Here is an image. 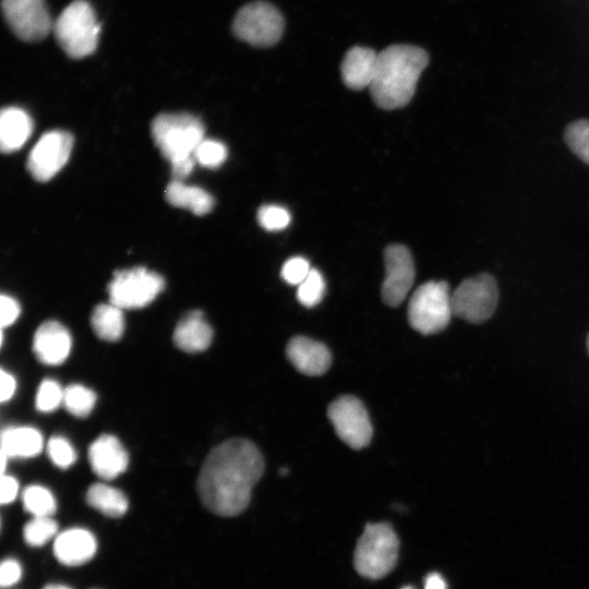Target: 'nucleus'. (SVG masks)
<instances>
[{
  "label": "nucleus",
  "instance_id": "1",
  "mask_svg": "<svg viewBox=\"0 0 589 589\" xmlns=\"http://www.w3.org/2000/svg\"><path fill=\"white\" fill-rule=\"evenodd\" d=\"M264 466L260 449L249 440L219 444L207 455L197 478L203 504L219 516L239 515L248 507Z\"/></svg>",
  "mask_w": 589,
  "mask_h": 589
},
{
  "label": "nucleus",
  "instance_id": "30",
  "mask_svg": "<svg viewBox=\"0 0 589 589\" xmlns=\"http://www.w3.org/2000/svg\"><path fill=\"white\" fill-rule=\"evenodd\" d=\"M228 156L227 147L216 140L204 139L194 152L195 161L206 168H217Z\"/></svg>",
  "mask_w": 589,
  "mask_h": 589
},
{
  "label": "nucleus",
  "instance_id": "12",
  "mask_svg": "<svg viewBox=\"0 0 589 589\" xmlns=\"http://www.w3.org/2000/svg\"><path fill=\"white\" fill-rule=\"evenodd\" d=\"M1 5L8 25L24 41L41 40L53 28L44 0H2Z\"/></svg>",
  "mask_w": 589,
  "mask_h": 589
},
{
  "label": "nucleus",
  "instance_id": "2",
  "mask_svg": "<svg viewBox=\"0 0 589 589\" xmlns=\"http://www.w3.org/2000/svg\"><path fill=\"white\" fill-rule=\"evenodd\" d=\"M429 63L425 50L412 45H390L377 53L370 93L382 109L406 106L412 98L418 80Z\"/></svg>",
  "mask_w": 589,
  "mask_h": 589
},
{
  "label": "nucleus",
  "instance_id": "22",
  "mask_svg": "<svg viewBox=\"0 0 589 589\" xmlns=\"http://www.w3.org/2000/svg\"><path fill=\"white\" fill-rule=\"evenodd\" d=\"M165 196L172 206L189 209L195 215H205L214 206L213 196L208 192L179 180H172L167 185Z\"/></svg>",
  "mask_w": 589,
  "mask_h": 589
},
{
  "label": "nucleus",
  "instance_id": "32",
  "mask_svg": "<svg viewBox=\"0 0 589 589\" xmlns=\"http://www.w3.org/2000/svg\"><path fill=\"white\" fill-rule=\"evenodd\" d=\"M63 390L53 380H45L38 387L36 408L41 412H50L63 402Z\"/></svg>",
  "mask_w": 589,
  "mask_h": 589
},
{
  "label": "nucleus",
  "instance_id": "21",
  "mask_svg": "<svg viewBox=\"0 0 589 589\" xmlns=\"http://www.w3.org/2000/svg\"><path fill=\"white\" fill-rule=\"evenodd\" d=\"M43 449V436L31 426H11L1 433V454L8 458L33 457Z\"/></svg>",
  "mask_w": 589,
  "mask_h": 589
},
{
  "label": "nucleus",
  "instance_id": "19",
  "mask_svg": "<svg viewBox=\"0 0 589 589\" xmlns=\"http://www.w3.org/2000/svg\"><path fill=\"white\" fill-rule=\"evenodd\" d=\"M213 339V328L202 311L187 313L173 332L176 346L185 352H200L207 349Z\"/></svg>",
  "mask_w": 589,
  "mask_h": 589
},
{
  "label": "nucleus",
  "instance_id": "25",
  "mask_svg": "<svg viewBox=\"0 0 589 589\" xmlns=\"http://www.w3.org/2000/svg\"><path fill=\"white\" fill-rule=\"evenodd\" d=\"M24 508L34 517H51L57 503L53 494L41 485H29L22 494Z\"/></svg>",
  "mask_w": 589,
  "mask_h": 589
},
{
  "label": "nucleus",
  "instance_id": "24",
  "mask_svg": "<svg viewBox=\"0 0 589 589\" xmlns=\"http://www.w3.org/2000/svg\"><path fill=\"white\" fill-rule=\"evenodd\" d=\"M86 500L92 507L113 518L124 515L129 505L123 492L104 483L91 485Z\"/></svg>",
  "mask_w": 589,
  "mask_h": 589
},
{
  "label": "nucleus",
  "instance_id": "6",
  "mask_svg": "<svg viewBox=\"0 0 589 589\" xmlns=\"http://www.w3.org/2000/svg\"><path fill=\"white\" fill-rule=\"evenodd\" d=\"M408 322L422 335L440 333L454 312L449 286L444 280H430L419 286L408 304Z\"/></svg>",
  "mask_w": 589,
  "mask_h": 589
},
{
  "label": "nucleus",
  "instance_id": "38",
  "mask_svg": "<svg viewBox=\"0 0 589 589\" xmlns=\"http://www.w3.org/2000/svg\"><path fill=\"white\" fill-rule=\"evenodd\" d=\"M0 386H1L0 400L4 402L9 400L15 392V387H16L15 378L10 373L5 372L4 370H1Z\"/></svg>",
  "mask_w": 589,
  "mask_h": 589
},
{
  "label": "nucleus",
  "instance_id": "31",
  "mask_svg": "<svg viewBox=\"0 0 589 589\" xmlns=\"http://www.w3.org/2000/svg\"><path fill=\"white\" fill-rule=\"evenodd\" d=\"M257 221L267 231H279L287 228L291 221L289 211L283 206L267 204L260 207Z\"/></svg>",
  "mask_w": 589,
  "mask_h": 589
},
{
  "label": "nucleus",
  "instance_id": "10",
  "mask_svg": "<svg viewBox=\"0 0 589 589\" xmlns=\"http://www.w3.org/2000/svg\"><path fill=\"white\" fill-rule=\"evenodd\" d=\"M338 437L352 449L366 447L373 435L369 413L362 401L351 395L340 396L327 409Z\"/></svg>",
  "mask_w": 589,
  "mask_h": 589
},
{
  "label": "nucleus",
  "instance_id": "39",
  "mask_svg": "<svg viewBox=\"0 0 589 589\" xmlns=\"http://www.w3.org/2000/svg\"><path fill=\"white\" fill-rule=\"evenodd\" d=\"M424 589H447V586L440 574L431 573L424 580Z\"/></svg>",
  "mask_w": 589,
  "mask_h": 589
},
{
  "label": "nucleus",
  "instance_id": "29",
  "mask_svg": "<svg viewBox=\"0 0 589 589\" xmlns=\"http://www.w3.org/2000/svg\"><path fill=\"white\" fill-rule=\"evenodd\" d=\"M565 141L572 152L589 165V121L570 123L565 130Z\"/></svg>",
  "mask_w": 589,
  "mask_h": 589
},
{
  "label": "nucleus",
  "instance_id": "34",
  "mask_svg": "<svg viewBox=\"0 0 589 589\" xmlns=\"http://www.w3.org/2000/svg\"><path fill=\"white\" fill-rule=\"evenodd\" d=\"M311 269L312 267L306 259L293 256L284 263L280 276L287 284L299 286L308 277Z\"/></svg>",
  "mask_w": 589,
  "mask_h": 589
},
{
  "label": "nucleus",
  "instance_id": "35",
  "mask_svg": "<svg viewBox=\"0 0 589 589\" xmlns=\"http://www.w3.org/2000/svg\"><path fill=\"white\" fill-rule=\"evenodd\" d=\"M22 575V568L17 561L7 558L1 563L0 584L2 588L15 585Z\"/></svg>",
  "mask_w": 589,
  "mask_h": 589
},
{
  "label": "nucleus",
  "instance_id": "3",
  "mask_svg": "<svg viewBox=\"0 0 589 589\" xmlns=\"http://www.w3.org/2000/svg\"><path fill=\"white\" fill-rule=\"evenodd\" d=\"M153 140L169 161L173 180L187 178L196 164L194 152L204 137L202 121L187 112L161 113L151 127Z\"/></svg>",
  "mask_w": 589,
  "mask_h": 589
},
{
  "label": "nucleus",
  "instance_id": "33",
  "mask_svg": "<svg viewBox=\"0 0 589 589\" xmlns=\"http://www.w3.org/2000/svg\"><path fill=\"white\" fill-rule=\"evenodd\" d=\"M50 460L59 468L70 467L76 459V453L71 443L62 436H52L47 444Z\"/></svg>",
  "mask_w": 589,
  "mask_h": 589
},
{
  "label": "nucleus",
  "instance_id": "13",
  "mask_svg": "<svg viewBox=\"0 0 589 589\" xmlns=\"http://www.w3.org/2000/svg\"><path fill=\"white\" fill-rule=\"evenodd\" d=\"M385 278L382 284V299L388 306L399 305L414 281V263L407 247L390 244L384 251Z\"/></svg>",
  "mask_w": 589,
  "mask_h": 589
},
{
  "label": "nucleus",
  "instance_id": "36",
  "mask_svg": "<svg viewBox=\"0 0 589 589\" xmlns=\"http://www.w3.org/2000/svg\"><path fill=\"white\" fill-rule=\"evenodd\" d=\"M0 323L2 327L13 324L20 314L19 303L15 299L7 294H2L0 298Z\"/></svg>",
  "mask_w": 589,
  "mask_h": 589
},
{
  "label": "nucleus",
  "instance_id": "23",
  "mask_svg": "<svg viewBox=\"0 0 589 589\" xmlns=\"http://www.w3.org/2000/svg\"><path fill=\"white\" fill-rule=\"evenodd\" d=\"M91 324L95 334L107 341L121 338L124 330V316L122 309L112 304H99L92 314Z\"/></svg>",
  "mask_w": 589,
  "mask_h": 589
},
{
  "label": "nucleus",
  "instance_id": "8",
  "mask_svg": "<svg viewBox=\"0 0 589 589\" xmlns=\"http://www.w3.org/2000/svg\"><path fill=\"white\" fill-rule=\"evenodd\" d=\"M164 287V278L145 267L121 269L108 285L109 301L122 310L144 308Z\"/></svg>",
  "mask_w": 589,
  "mask_h": 589
},
{
  "label": "nucleus",
  "instance_id": "40",
  "mask_svg": "<svg viewBox=\"0 0 589 589\" xmlns=\"http://www.w3.org/2000/svg\"><path fill=\"white\" fill-rule=\"evenodd\" d=\"M44 589H71V588L63 585H49L45 587Z\"/></svg>",
  "mask_w": 589,
  "mask_h": 589
},
{
  "label": "nucleus",
  "instance_id": "41",
  "mask_svg": "<svg viewBox=\"0 0 589 589\" xmlns=\"http://www.w3.org/2000/svg\"><path fill=\"white\" fill-rule=\"evenodd\" d=\"M587 348H588V352H589V335H588V339H587Z\"/></svg>",
  "mask_w": 589,
  "mask_h": 589
},
{
  "label": "nucleus",
  "instance_id": "17",
  "mask_svg": "<svg viewBox=\"0 0 589 589\" xmlns=\"http://www.w3.org/2000/svg\"><path fill=\"white\" fill-rule=\"evenodd\" d=\"M97 550L95 537L86 529L73 528L61 532L55 540L53 552L58 561L68 566L88 562Z\"/></svg>",
  "mask_w": 589,
  "mask_h": 589
},
{
  "label": "nucleus",
  "instance_id": "14",
  "mask_svg": "<svg viewBox=\"0 0 589 589\" xmlns=\"http://www.w3.org/2000/svg\"><path fill=\"white\" fill-rule=\"evenodd\" d=\"M290 363L302 374L318 376L332 364L329 349L321 341L304 336L292 337L286 347Z\"/></svg>",
  "mask_w": 589,
  "mask_h": 589
},
{
  "label": "nucleus",
  "instance_id": "20",
  "mask_svg": "<svg viewBox=\"0 0 589 589\" xmlns=\"http://www.w3.org/2000/svg\"><path fill=\"white\" fill-rule=\"evenodd\" d=\"M33 122L28 113L21 108L2 109L0 117V146L4 153L20 149L29 139Z\"/></svg>",
  "mask_w": 589,
  "mask_h": 589
},
{
  "label": "nucleus",
  "instance_id": "16",
  "mask_svg": "<svg viewBox=\"0 0 589 589\" xmlns=\"http://www.w3.org/2000/svg\"><path fill=\"white\" fill-rule=\"evenodd\" d=\"M71 346V335L59 322L47 321L35 332L33 350L41 363L49 365L62 363L68 358Z\"/></svg>",
  "mask_w": 589,
  "mask_h": 589
},
{
  "label": "nucleus",
  "instance_id": "26",
  "mask_svg": "<svg viewBox=\"0 0 589 589\" xmlns=\"http://www.w3.org/2000/svg\"><path fill=\"white\" fill-rule=\"evenodd\" d=\"M62 404L73 416L84 418L92 412L96 404V395L83 385L72 384L63 390Z\"/></svg>",
  "mask_w": 589,
  "mask_h": 589
},
{
  "label": "nucleus",
  "instance_id": "9",
  "mask_svg": "<svg viewBox=\"0 0 589 589\" xmlns=\"http://www.w3.org/2000/svg\"><path fill=\"white\" fill-rule=\"evenodd\" d=\"M498 290L495 279L481 274L465 279L452 293L454 315L479 324L489 320L497 304Z\"/></svg>",
  "mask_w": 589,
  "mask_h": 589
},
{
  "label": "nucleus",
  "instance_id": "28",
  "mask_svg": "<svg viewBox=\"0 0 589 589\" xmlns=\"http://www.w3.org/2000/svg\"><path fill=\"white\" fill-rule=\"evenodd\" d=\"M58 525L51 517H34L23 529L27 544L40 546L47 543L57 532Z\"/></svg>",
  "mask_w": 589,
  "mask_h": 589
},
{
  "label": "nucleus",
  "instance_id": "37",
  "mask_svg": "<svg viewBox=\"0 0 589 589\" xmlns=\"http://www.w3.org/2000/svg\"><path fill=\"white\" fill-rule=\"evenodd\" d=\"M19 492V483L15 478L7 474L1 477V504H9L14 501Z\"/></svg>",
  "mask_w": 589,
  "mask_h": 589
},
{
  "label": "nucleus",
  "instance_id": "42",
  "mask_svg": "<svg viewBox=\"0 0 589 589\" xmlns=\"http://www.w3.org/2000/svg\"><path fill=\"white\" fill-rule=\"evenodd\" d=\"M401 589H413V588H411V587H405V588H401Z\"/></svg>",
  "mask_w": 589,
  "mask_h": 589
},
{
  "label": "nucleus",
  "instance_id": "11",
  "mask_svg": "<svg viewBox=\"0 0 589 589\" xmlns=\"http://www.w3.org/2000/svg\"><path fill=\"white\" fill-rule=\"evenodd\" d=\"M73 147L72 135L52 130L40 136L27 158V169L38 181L53 178L68 163Z\"/></svg>",
  "mask_w": 589,
  "mask_h": 589
},
{
  "label": "nucleus",
  "instance_id": "4",
  "mask_svg": "<svg viewBox=\"0 0 589 589\" xmlns=\"http://www.w3.org/2000/svg\"><path fill=\"white\" fill-rule=\"evenodd\" d=\"M52 31L58 44L69 57L82 59L95 51L100 23L96 21L94 10L87 1L74 0L60 13Z\"/></svg>",
  "mask_w": 589,
  "mask_h": 589
},
{
  "label": "nucleus",
  "instance_id": "7",
  "mask_svg": "<svg viewBox=\"0 0 589 589\" xmlns=\"http://www.w3.org/2000/svg\"><path fill=\"white\" fill-rule=\"evenodd\" d=\"M284 27L281 13L265 1H254L242 7L232 23L235 35L256 47H269L278 43Z\"/></svg>",
  "mask_w": 589,
  "mask_h": 589
},
{
  "label": "nucleus",
  "instance_id": "5",
  "mask_svg": "<svg viewBox=\"0 0 589 589\" xmlns=\"http://www.w3.org/2000/svg\"><path fill=\"white\" fill-rule=\"evenodd\" d=\"M399 541L394 529L385 524H369L357 542L353 555L356 570L363 577L380 579L397 563Z\"/></svg>",
  "mask_w": 589,
  "mask_h": 589
},
{
  "label": "nucleus",
  "instance_id": "18",
  "mask_svg": "<svg viewBox=\"0 0 589 589\" xmlns=\"http://www.w3.org/2000/svg\"><path fill=\"white\" fill-rule=\"evenodd\" d=\"M377 53L368 47L350 48L341 62V79L351 89L370 87L376 67Z\"/></svg>",
  "mask_w": 589,
  "mask_h": 589
},
{
  "label": "nucleus",
  "instance_id": "15",
  "mask_svg": "<svg viewBox=\"0 0 589 589\" xmlns=\"http://www.w3.org/2000/svg\"><path fill=\"white\" fill-rule=\"evenodd\" d=\"M88 459L93 471L105 480H112L125 471L129 455L120 441L110 434L97 437L89 446Z\"/></svg>",
  "mask_w": 589,
  "mask_h": 589
},
{
  "label": "nucleus",
  "instance_id": "27",
  "mask_svg": "<svg viewBox=\"0 0 589 589\" xmlns=\"http://www.w3.org/2000/svg\"><path fill=\"white\" fill-rule=\"evenodd\" d=\"M325 293V280L323 275L312 268L308 277L298 286L297 299L305 308L317 305Z\"/></svg>",
  "mask_w": 589,
  "mask_h": 589
}]
</instances>
